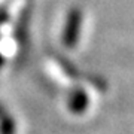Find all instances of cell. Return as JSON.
I'll return each instance as SVG.
<instances>
[{
  "label": "cell",
  "mask_w": 134,
  "mask_h": 134,
  "mask_svg": "<svg viewBox=\"0 0 134 134\" xmlns=\"http://www.w3.org/2000/svg\"><path fill=\"white\" fill-rule=\"evenodd\" d=\"M55 61H57V64L61 67V70L66 73L69 77L77 79V77L81 76V73H79V70H77V67L75 66L73 63L69 61L66 57H63V55H55Z\"/></svg>",
  "instance_id": "3957f363"
},
{
  "label": "cell",
  "mask_w": 134,
  "mask_h": 134,
  "mask_svg": "<svg viewBox=\"0 0 134 134\" xmlns=\"http://www.w3.org/2000/svg\"><path fill=\"white\" fill-rule=\"evenodd\" d=\"M86 81L90 82L94 88H97L98 91H106L107 90V83H106V81L103 79V77H100V76H94V75H88L86 76Z\"/></svg>",
  "instance_id": "5b68a950"
},
{
  "label": "cell",
  "mask_w": 134,
  "mask_h": 134,
  "mask_svg": "<svg viewBox=\"0 0 134 134\" xmlns=\"http://www.w3.org/2000/svg\"><path fill=\"white\" fill-rule=\"evenodd\" d=\"M88 104H90V98H88V94L85 92L83 88H75L70 91V94L67 97V109L73 115L85 113L88 109Z\"/></svg>",
  "instance_id": "7a4b0ae2"
},
{
  "label": "cell",
  "mask_w": 134,
  "mask_h": 134,
  "mask_svg": "<svg viewBox=\"0 0 134 134\" xmlns=\"http://www.w3.org/2000/svg\"><path fill=\"white\" fill-rule=\"evenodd\" d=\"M5 112H6V110H5V107H3V104H0V116L3 115Z\"/></svg>",
  "instance_id": "52a82bcc"
},
{
  "label": "cell",
  "mask_w": 134,
  "mask_h": 134,
  "mask_svg": "<svg viewBox=\"0 0 134 134\" xmlns=\"http://www.w3.org/2000/svg\"><path fill=\"white\" fill-rule=\"evenodd\" d=\"M81 25H82V12L79 8H72L67 14L64 30H63V45L66 48H75L79 34H81Z\"/></svg>",
  "instance_id": "6da1fadb"
},
{
  "label": "cell",
  "mask_w": 134,
  "mask_h": 134,
  "mask_svg": "<svg viewBox=\"0 0 134 134\" xmlns=\"http://www.w3.org/2000/svg\"><path fill=\"white\" fill-rule=\"evenodd\" d=\"M16 131V124L12 116L5 112L0 116V134H15Z\"/></svg>",
  "instance_id": "277c9868"
},
{
  "label": "cell",
  "mask_w": 134,
  "mask_h": 134,
  "mask_svg": "<svg viewBox=\"0 0 134 134\" xmlns=\"http://www.w3.org/2000/svg\"><path fill=\"white\" fill-rule=\"evenodd\" d=\"M3 63H5V58H3V55H2V52H0V69L3 67Z\"/></svg>",
  "instance_id": "8992f818"
}]
</instances>
